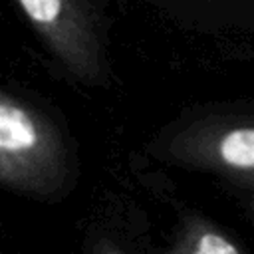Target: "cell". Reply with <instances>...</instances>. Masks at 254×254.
I'll return each instance as SVG.
<instances>
[{"label":"cell","mask_w":254,"mask_h":254,"mask_svg":"<svg viewBox=\"0 0 254 254\" xmlns=\"http://www.w3.org/2000/svg\"><path fill=\"white\" fill-rule=\"evenodd\" d=\"M52 125L8 91L0 97V179L14 190H46L60 171Z\"/></svg>","instance_id":"cell-1"},{"label":"cell","mask_w":254,"mask_h":254,"mask_svg":"<svg viewBox=\"0 0 254 254\" xmlns=\"http://www.w3.org/2000/svg\"><path fill=\"white\" fill-rule=\"evenodd\" d=\"M46 48L79 79L103 71L99 24L89 0H14Z\"/></svg>","instance_id":"cell-2"},{"label":"cell","mask_w":254,"mask_h":254,"mask_svg":"<svg viewBox=\"0 0 254 254\" xmlns=\"http://www.w3.org/2000/svg\"><path fill=\"white\" fill-rule=\"evenodd\" d=\"M210 157L224 171L254 179V125H238L218 133Z\"/></svg>","instance_id":"cell-3"},{"label":"cell","mask_w":254,"mask_h":254,"mask_svg":"<svg viewBox=\"0 0 254 254\" xmlns=\"http://www.w3.org/2000/svg\"><path fill=\"white\" fill-rule=\"evenodd\" d=\"M171 254H242L238 246L218 230L196 224L187 230Z\"/></svg>","instance_id":"cell-4"},{"label":"cell","mask_w":254,"mask_h":254,"mask_svg":"<svg viewBox=\"0 0 254 254\" xmlns=\"http://www.w3.org/2000/svg\"><path fill=\"white\" fill-rule=\"evenodd\" d=\"M252 206H254V202H252Z\"/></svg>","instance_id":"cell-5"}]
</instances>
